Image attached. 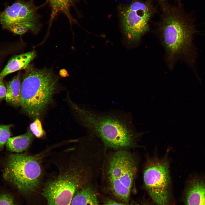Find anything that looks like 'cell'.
Masks as SVG:
<instances>
[{"label":"cell","mask_w":205,"mask_h":205,"mask_svg":"<svg viewBox=\"0 0 205 205\" xmlns=\"http://www.w3.org/2000/svg\"><path fill=\"white\" fill-rule=\"evenodd\" d=\"M79 0H47L51 9L50 21L60 13L64 14L70 21H75L70 13V9Z\"/></svg>","instance_id":"14"},{"label":"cell","mask_w":205,"mask_h":205,"mask_svg":"<svg viewBox=\"0 0 205 205\" xmlns=\"http://www.w3.org/2000/svg\"><path fill=\"white\" fill-rule=\"evenodd\" d=\"M169 164L166 159L150 161L144 173L145 187L156 205H168L170 185Z\"/></svg>","instance_id":"7"},{"label":"cell","mask_w":205,"mask_h":205,"mask_svg":"<svg viewBox=\"0 0 205 205\" xmlns=\"http://www.w3.org/2000/svg\"><path fill=\"white\" fill-rule=\"evenodd\" d=\"M21 83L20 72L6 83L5 99L7 103L16 107L20 106Z\"/></svg>","instance_id":"12"},{"label":"cell","mask_w":205,"mask_h":205,"mask_svg":"<svg viewBox=\"0 0 205 205\" xmlns=\"http://www.w3.org/2000/svg\"><path fill=\"white\" fill-rule=\"evenodd\" d=\"M40 162L37 155L10 154L5 161L3 177L20 191L31 192L37 187L42 177Z\"/></svg>","instance_id":"5"},{"label":"cell","mask_w":205,"mask_h":205,"mask_svg":"<svg viewBox=\"0 0 205 205\" xmlns=\"http://www.w3.org/2000/svg\"><path fill=\"white\" fill-rule=\"evenodd\" d=\"M186 205H205V179L195 177L189 181L185 194Z\"/></svg>","instance_id":"9"},{"label":"cell","mask_w":205,"mask_h":205,"mask_svg":"<svg viewBox=\"0 0 205 205\" xmlns=\"http://www.w3.org/2000/svg\"><path fill=\"white\" fill-rule=\"evenodd\" d=\"M6 28L14 33L20 35L24 33L28 30L34 28L35 27L29 24H19L10 26Z\"/></svg>","instance_id":"17"},{"label":"cell","mask_w":205,"mask_h":205,"mask_svg":"<svg viewBox=\"0 0 205 205\" xmlns=\"http://www.w3.org/2000/svg\"><path fill=\"white\" fill-rule=\"evenodd\" d=\"M6 93V87L3 81V78H0V101L5 99Z\"/></svg>","instance_id":"19"},{"label":"cell","mask_w":205,"mask_h":205,"mask_svg":"<svg viewBox=\"0 0 205 205\" xmlns=\"http://www.w3.org/2000/svg\"><path fill=\"white\" fill-rule=\"evenodd\" d=\"M35 5L34 0H17L0 12V23L5 28L13 25L27 24L36 26L39 16L38 10L46 4Z\"/></svg>","instance_id":"8"},{"label":"cell","mask_w":205,"mask_h":205,"mask_svg":"<svg viewBox=\"0 0 205 205\" xmlns=\"http://www.w3.org/2000/svg\"><path fill=\"white\" fill-rule=\"evenodd\" d=\"M162 7L161 19L157 30L165 52L169 68H173L177 61L187 55L191 44L192 27L188 15L177 7L159 0Z\"/></svg>","instance_id":"2"},{"label":"cell","mask_w":205,"mask_h":205,"mask_svg":"<svg viewBox=\"0 0 205 205\" xmlns=\"http://www.w3.org/2000/svg\"><path fill=\"white\" fill-rule=\"evenodd\" d=\"M97 196L92 183L79 189L75 194L71 205H98Z\"/></svg>","instance_id":"11"},{"label":"cell","mask_w":205,"mask_h":205,"mask_svg":"<svg viewBox=\"0 0 205 205\" xmlns=\"http://www.w3.org/2000/svg\"><path fill=\"white\" fill-rule=\"evenodd\" d=\"M27 69L21 83L20 106L28 115L37 118L50 102L57 80L50 71Z\"/></svg>","instance_id":"4"},{"label":"cell","mask_w":205,"mask_h":205,"mask_svg":"<svg viewBox=\"0 0 205 205\" xmlns=\"http://www.w3.org/2000/svg\"><path fill=\"white\" fill-rule=\"evenodd\" d=\"M120 10L122 26L128 43L136 46L149 30V23L153 13V7L148 1L134 0Z\"/></svg>","instance_id":"6"},{"label":"cell","mask_w":205,"mask_h":205,"mask_svg":"<svg viewBox=\"0 0 205 205\" xmlns=\"http://www.w3.org/2000/svg\"><path fill=\"white\" fill-rule=\"evenodd\" d=\"M35 56L36 54L34 51L13 56L0 71V78H4L11 73L27 69L29 63Z\"/></svg>","instance_id":"10"},{"label":"cell","mask_w":205,"mask_h":205,"mask_svg":"<svg viewBox=\"0 0 205 205\" xmlns=\"http://www.w3.org/2000/svg\"><path fill=\"white\" fill-rule=\"evenodd\" d=\"M104 205H133L118 202L111 199H108L105 202Z\"/></svg>","instance_id":"20"},{"label":"cell","mask_w":205,"mask_h":205,"mask_svg":"<svg viewBox=\"0 0 205 205\" xmlns=\"http://www.w3.org/2000/svg\"><path fill=\"white\" fill-rule=\"evenodd\" d=\"M34 135L30 130L22 135L10 137L6 143V148L12 152L21 153L27 150L34 139Z\"/></svg>","instance_id":"13"},{"label":"cell","mask_w":205,"mask_h":205,"mask_svg":"<svg viewBox=\"0 0 205 205\" xmlns=\"http://www.w3.org/2000/svg\"><path fill=\"white\" fill-rule=\"evenodd\" d=\"M11 124L0 125V149H2L11 135Z\"/></svg>","instance_id":"15"},{"label":"cell","mask_w":205,"mask_h":205,"mask_svg":"<svg viewBox=\"0 0 205 205\" xmlns=\"http://www.w3.org/2000/svg\"><path fill=\"white\" fill-rule=\"evenodd\" d=\"M58 176L49 181L43 190L47 205H71L75 192L91 183L94 175L89 166L82 160L70 159L59 169Z\"/></svg>","instance_id":"3"},{"label":"cell","mask_w":205,"mask_h":205,"mask_svg":"<svg viewBox=\"0 0 205 205\" xmlns=\"http://www.w3.org/2000/svg\"><path fill=\"white\" fill-rule=\"evenodd\" d=\"M0 205H15L13 199L9 194H4L0 196Z\"/></svg>","instance_id":"18"},{"label":"cell","mask_w":205,"mask_h":205,"mask_svg":"<svg viewBox=\"0 0 205 205\" xmlns=\"http://www.w3.org/2000/svg\"><path fill=\"white\" fill-rule=\"evenodd\" d=\"M30 129L32 134L38 138H42L45 135V132L42 128L41 122L38 118L30 124Z\"/></svg>","instance_id":"16"},{"label":"cell","mask_w":205,"mask_h":205,"mask_svg":"<svg viewBox=\"0 0 205 205\" xmlns=\"http://www.w3.org/2000/svg\"><path fill=\"white\" fill-rule=\"evenodd\" d=\"M71 105L81 125L89 134L99 139L107 150L128 149L134 146L135 133L130 117L99 113L73 103Z\"/></svg>","instance_id":"1"},{"label":"cell","mask_w":205,"mask_h":205,"mask_svg":"<svg viewBox=\"0 0 205 205\" xmlns=\"http://www.w3.org/2000/svg\"><path fill=\"white\" fill-rule=\"evenodd\" d=\"M60 75L63 77H65L68 76L67 71L64 69H63L60 70Z\"/></svg>","instance_id":"21"}]
</instances>
